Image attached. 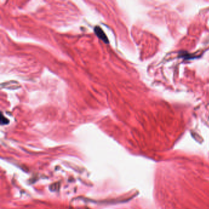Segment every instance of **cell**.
Here are the masks:
<instances>
[{
	"mask_svg": "<svg viewBox=\"0 0 209 209\" xmlns=\"http://www.w3.org/2000/svg\"><path fill=\"white\" fill-rule=\"evenodd\" d=\"M94 33L96 34V35L101 39L104 42H105L106 44H108L109 43V40L108 38L107 37V36L106 35L105 33L104 32V31L102 30V28L98 26H96L94 27Z\"/></svg>",
	"mask_w": 209,
	"mask_h": 209,
	"instance_id": "6da1fadb",
	"label": "cell"
},
{
	"mask_svg": "<svg viewBox=\"0 0 209 209\" xmlns=\"http://www.w3.org/2000/svg\"><path fill=\"white\" fill-rule=\"evenodd\" d=\"M9 120L8 119H6L5 117H4L3 114H2V116H1V125H7V124L9 123Z\"/></svg>",
	"mask_w": 209,
	"mask_h": 209,
	"instance_id": "7a4b0ae2",
	"label": "cell"
}]
</instances>
